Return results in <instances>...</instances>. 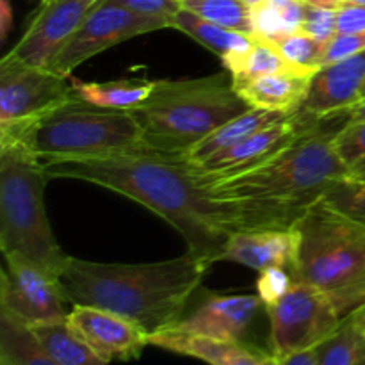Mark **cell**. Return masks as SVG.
Segmentation results:
<instances>
[{"mask_svg":"<svg viewBox=\"0 0 365 365\" xmlns=\"http://www.w3.org/2000/svg\"><path fill=\"white\" fill-rule=\"evenodd\" d=\"M365 84V50L351 57L324 64L310 81L302 113L316 120L348 114L362 100Z\"/></svg>","mask_w":365,"mask_h":365,"instance_id":"obj_15","label":"cell"},{"mask_svg":"<svg viewBox=\"0 0 365 365\" xmlns=\"http://www.w3.org/2000/svg\"><path fill=\"white\" fill-rule=\"evenodd\" d=\"M337 132L328 134L312 125L253 170L221 180H200L217 198L245 205L271 216L284 228H292L335 182L348 177L349 168L334 146Z\"/></svg>","mask_w":365,"mask_h":365,"instance_id":"obj_3","label":"cell"},{"mask_svg":"<svg viewBox=\"0 0 365 365\" xmlns=\"http://www.w3.org/2000/svg\"><path fill=\"white\" fill-rule=\"evenodd\" d=\"M178 2H184V0H178Z\"/></svg>","mask_w":365,"mask_h":365,"instance_id":"obj_48","label":"cell"},{"mask_svg":"<svg viewBox=\"0 0 365 365\" xmlns=\"http://www.w3.org/2000/svg\"><path fill=\"white\" fill-rule=\"evenodd\" d=\"M362 337L351 316L346 317L339 330L316 348L319 365H355Z\"/></svg>","mask_w":365,"mask_h":365,"instance_id":"obj_28","label":"cell"},{"mask_svg":"<svg viewBox=\"0 0 365 365\" xmlns=\"http://www.w3.org/2000/svg\"><path fill=\"white\" fill-rule=\"evenodd\" d=\"M282 14H284L285 32H298L302 29L303 21H305L307 14V4L303 0H292L285 7H282Z\"/></svg>","mask_w":365,"mask_h":365,"instance_id":"obj_36","label":"cell"},{"mask_svg":"<svg viewBox=\"0 0 365 365\" xmlns=\"http://www.w3.org/2000/svg\"><path fill=\"white\" fill-rule=\"evenodd\" d=\"M6 267L0 277V310L25 327L59 323L66 319V296L59 278L24 257L4 255Z\"/></svg>","mask_w":365,"mask_h":365,"instance_id":"obj_11","label":"cell"},{"mask_svg":"<svg viewBox=\"0 0 365 365\" xmlns=\"http://www.w3.org/2000/svg\"><path fill=\"white\" fill-rule=\"evenodd\" d=\"M285 116H289V114L267 109H255V107H252L250 110L239 114L234 120L225 123L223 127L214 130L209 138L200 141L195 148H191L185 153L184 159L187 160L189 164L203 163V160L209 159V157L230 148V146H234L235 143H239L241 139L248 138L253 132L260 130V128L267 127V125L271 123H277V121H280L282 118Z\"/></svg>","mask_w":365,"mask_h":365,"instance_id":"obj_21","label":"cell"},{"mask_svg":"<svg viewBox=\"0 0 365 365\" xmlns=\"http://www.w3.org/2000/svg\"><path fill=\"white\" fill-rule=\"evenodd\" d=\"M43 351L59 365H109L100 359L81 337L68 327L66 319L59 323L38 324L31 328Z\"/></svg>","mask_w":365,"mask_h":365,"instance_id":"obj_23","label":"cell"},{"mask_svg":"<svg viewBox=\"0 0 365 365\" xmlns=\"http://www.w3.org/2000/svg\"><path fill=\"white\" fill-rule=\"evenodd\" d=\"M355 365H365V337H362L359 346V351H356Z\"/></svg>","mask_w":365,"mask_h":365,"instance_id":"obj_43","label":"cell"},{"mask_svg":"<svg viewBox=\"0 0 365 365\" xmlns=\"http://www.w3.org/2000/svg\"><path fill=\"white\" fill-rule=\"evenodd\" d=\"M148 346H155L175 355L191 356L209 365H282L280 356L274 355L271 349L264 351L246 344L245 341H214L175 330L148 335Z\"/></svg>","mask_w":365,"mask_h":365,"instance_id":"obj_17","label":"cell"},{"mask_svg":"<svg viewBox=\"0 0 365 365\" xmlns=\"http://www.w3.org/2000/svg\"><path fill=\"white\" fill-rule=\"evenodd\" d=\"M298 253L294 228H264L232 234L221 262H235L255 271L284 267L292 271Z\"/></svg>","mask_w":365,"mask_h":365,"instance_id":"obj_18","label":"cell"},{"mask_svg":"<svg viewBox=\"0 0 365 365\" xmlns=\"http://www.w3.org/2000/svg\"><path fill=\"white\" fill-rule=\"evenodd\" d=\"M365 98V84H364V89H362V100Z\"/></svg>","mask_w":365,"mask_h":365,"instance_id":"obj_47","label":"cell"},{"mask_svg":"<svg viewBox=\"0 0 365 365\" xmlns=\"http://www.w3.org/2000/svg\"><path fill=\"white\" fill-rule=\"evenodd\" d=\"M328 205L334 207L342 216L365 227V182L355 178H342L335 182L323 196Z\"/></svg>","mask_w":365,"mask_h":365,"instance_id":"obj_29","label":"cell"},{"mask_svg":"<svg viewBox=\"0 0 365 365\" xmlns=\"http://www.w3.org/2000/svg\"><path fill=\"white\" fill-rule=\"evenodd\" d=\"M262 309L266 307L259 296H210L195 312L184 316L168 330L214 341L241 342Z\"/></svg>","mask_w":365,"mask_h":365,"instance_id":"obj_16","label":"cell"},{"mask_svg":"<svg viewBox=\"0 0 365 365\" xmlns=\"http://www.w3.org/2000/svg\"><path fill=\"white\" fill-rule=\"evenodd\" d=\"M14 21V11L13 2L11 0H0V43L7 41L11 29H13Z\"/></svg>","mask_w":365,"mask_h":365,"instance_id":"obj_37","label":"cell"},{"mask_svg":"<svg viewBox=\"0 0 365 365\" xmlns=\"http://www.w3.org/2000/svg\"><path fill=\"white\" fill-rule=\"evenodd\" d=\"M182 7L221 27L253 36L252 6L245 0H184Z\"/></svg>","mask_w":365,"mask_h":365,"instance_id":"obj_26","label":"cell"},{"mask_svg":"<svg viewBox=\"0 0 365 365\" xmlns=\"http://www.w3.org/2000/svg\"><path fill=\"white\" fill-rule=\"evenodd\" d=\"M245 2H248V4H250V6H257V4L264 2V0H245Z\"/></svg>","mask_w":365,"mask_h":365,"instance_id":"obj_46","label":"cell"},{"mask_svg":"<svg viewBox=\"0 0 365 365\" xmlns=\"http://www.w3.org/2000/svg\"><path fill=\"white\" fill-rule=\"evenodd\" d=\"M66 323L107 364L138 360L148 346V334L139 324L109 310L73 305Z\"/></svg>","mask_w":365,"mask_h":365,"instance_id":"obj_14","label":"cell"},{"mask_svg":"<svg viewBox=\"0 0 365 365\" xmlns=\"http://www.w3.org/2000/svg\"><path fill=\"white\" fill-rule=\"evenodd\" d=\"M302 32L328 43L337 36V9H324V7H314L307 4L305 21H303Z\"/></svg>","mask_w":365,"mask_h":365,"instance_id":"obj_33","label":"cell"},{"mask_svg":"<svg viewBox=\"0 0 365 365\" xmlns=\"http://www.w3.org/2000/svg\"><path fill=\"white\" fill-rule=\"evenodd\" d=\"M269 2L274 4V6H278V7H285L287 4H291L292 0H269Z\"/></svg>","mask_w":365,"mask_h":365,"instance_id":"obj_44","label":"cell"},{"mask_svg":"<svg viewBox=\"0 0 365 365\" xmlns=\"http://www.w3.org/2000/svg\"><path fill=\"white\" fill-rule=\"evenodd\" d=\"M312 75L314 73H307V71L271 73L235 86V89L255 109L292 114L302 109Z\"/></svg>","mask_w":365,"mask_h":365,"instance_id":"obj_19","label":"cell"},{"mask_svg":"<svg viewBox=\"0 0 365 365\" xmlns=\"http://www.w3.org/2000/svg\"><path fill=\"white\" fill-rule=\"evenodd\" d=\"M334 146L348 168L365 157V120L348 121L335 134Z\"/></svg>","mask_w":365,"mask_h":365,"instance_id":"obj_31","label":"cell"},{"mask_svg":"<svg viewBox=\"0 0 365 365\" xmlns=\"http://www.w3.org/2000/svg\"><path fill=\"white\" fill-rule=\"evenodd\" d=\"M252 109L239 95L230 71L200 78L157 81L152 96L134 110L146 146L184 157L200 141Z\"/></svg>","mask_w":365,"mask_h":365,"instance_id":"obj_4","label":"cell"},{"mask_svg":"<svg viewBox=\"0 0 365 365\" xmlns=\"http://www.w3.org/2000/svg\"><path fill=\"white\" fill-rule=\"evenodd\" d=\"M48 178L89 182L141 203L184 237L187 252L221 262L232 234L284 228L277 220L217 198L184 157L155 150L81 159H41Z\"/></svg>","mask_w":365,"mask_h":365,"instance_id":"obj_1","label":"cell"},{"mask_svg":"<svg viewBox=\"0 0 365 365\" xmlns=\"http://www.w3.org/2000/svg\"><path fill=\"white\" fill-rule=\"evenodd\" d=\"M365 50V31L360 32H348V34H337L334 39H330L324 52V64L337 63V61L351 57L355 53H360Z\"/></svg>","mask_w":365,"mask_h":365,"instance_id":"obj_34","label":"cell"},{"mask_svg":"<svg viewBox=\"0 0 365 365\" xmlns=\"http://www.w3.org/2000/svg\"><path fill=\"white\" fill-rule=\"evenodd\" d=\"M266 310L271 323L269 349L280 359L317 348L344 321L324 292L299 280H294L277 305Z\"/></svg>","mask_w":365,"mask_h":365,"instance_id":"obj_8","label":"cell"},{"mask_svg":"<svg viewBox=\"0 0 365 365\" xmlns=\"http://www.w3.org/2000/svg\"><path fill=\"white\" fill-rule=\"evenodd\" d=\"M294 284L292 271L284 269V267H267L260 271L257 278V296L262 299L264 307H273L291 291Z\"/></svg>","mask_w":365,"mask_h":365,"instance_id":"obj_30","label":"cell"},{"mask_svg":"<svg viewBox=\"0 0 365 365\" xmlns=\"http://www.w3.org/2000/svg\"><path fill=\"white\" fill-rule=\"evenodd\" d=\"M252 20H253V36L262 38L271 41V39L278 38L285 32L284 14H282V7L274 6L269 0L252 6Z\"/></svg>","mask_w":365,"mask_h":365,"instance_id":"obj_32","label":"cell"},{"mask_svg":"<svg viewBox=\"0 0 365 365\" xmlns=\"http://www.w3.org/2000/svg\"><path fill=\"white\" fill-rule=\"evenodd\" d=\"M349 178H355V180H364L365 182V157L359 160V163L353 164L348 171Z\"/></svg>","mask_w":365,"mask_h":365,"instance_id":"obj_39","label":"cell"},{"mask_svg":"<svg viewBox=\"0 0 365 365\" xmlns=\"http://www.w3.org/2000/svg\"><path fill=\"white\" fill-rule=\"evenodd\" d=\"M118 4L121 7L134 11V13L146 14V16L166 18L173 21V16L182 9V2L178 0H107Z\"/></svg>","mask_w":365,"mask_h":365,"instance_id":"obj_35","label":"cell"},{"mask_svg":"<svg viewBox=\"0 0 365 365\" xmlns=\"http://www.w3.org/2000/svg\"><path fill=\"white\" fill-rule=\"evenodd\" d=\"M292 228L298 235L294 280L324 292L344 319L364 309L365 227L321 198Z\"/></svg>","mask_w":365,"mask_h":365,"instance_id":"obj_5","label":"cell"},{"mask_svg":"<svg viewBox=\"0 0 365 365\" xmlns=\"http://www.w3.org/2000/svg\"><path fill=\"white\" fill-rule=\"evenodd\" d=\"M43 160L29 145L0 141V248L59 278L70 257L50 228L45 210L48 182Z\"/></svg>","mask_w":365,"mask_h":365,"instance_id":"obj_6","label":"cell"},{"mask_svg":"<svg viewBox=\"0 0 365 365\" xmlns=\"http://www.w3.org/2000/svg\"><path fill=\"white\" fill-rule=\"evenodd\" d=\"M225 70L230 71L234 86H241L253 78L264 77L271 73H284V71H303L292 66L271 41L253 36V43L246 52L223 61ZM310 73V71H307ZM316 73V71H314Z\"/></svg>","mask_w":365,"mask_h":365,"instance_id":"obj_24","label":"cell"},{"mask_svg":"<svg viewBox=\"0 0 365 365\" xmlns=\"http://www.w3.org/2000/svg\"><path fill=\"white\" fill-rule=\"evenodd\" d=\"M344 4H359V6H365V0H344Z\"/></svg>","mask_w":365,"mask_h":365,"instance_id":"obj_45","label":"cell"},{"mask_svg":"<svg viewBox=\"0 0 365 365\" xmlns=\"http://www.w3.org/2000/svg\"><path fill=\"white\" fill-rule=\"evenodd\" d=\"M0 365H59L41 349L31 328L0 310Z\"/></svg>","mask_w":365,"mask_h":365,"instance_id":"obj_25","label":"cell"},{"mask_svg":"<svg viewBox=\"0 0 365 365\" xmlns=\"http://www.w3.org/2000/svg\"><path fill=\"white\" fill-rule=\"evenodd\" d=\"M282 365H319L317 349H305V351L292 353L282 359Z\"/></svg>","mask_w":365,"mask_h":365,"instance_id":"obj_38","label":"cell"},{"mask_svg":"<svg viewBox=\"0 0 365 365\" xmlns=\"http://www.w3.org/2000/svg\"><path fill=\"white\" fill-rule=\"evenodd\" d=\"M305 4L314 7H324V9H339L344 4V0H303Z\"/></svg>","mask_w":365,"mask_h":365,"instance_id":"obj_40","label":"cell"},{"mask_svg":"<svg viewBox=\"0 0 365 365\" xmlns=\"http://www.w3.org/2000/svg\"><path fill=\"white\" fill-rule=\"evenodd\" d=\"M210 264L192 253L148 264H106L70 257L59 277L66 302L109 310L148 335L175 327Z\"/></svg>","mask_w":365,"mask_h":365,"instance_id":"obj_2","label":"cell"},{"mask_svg":"<svg viewBox=\"0 0 365 365\" xmlns=\"http://www.w3.org/2000/svg\"><path fill=\"white\" fill-rule=\"evenodd\" d=\"M0 141H20L41 159H81L148 148L130 110L106 109L71 96L36 123L4 125Z\"/></svg>","mask_w":365,"mask_h":365,"instance_id":"obj_7","label":"cell"},{"mask_svg":"<svg viewBox=\"0 0 365 365\" xmlns=\"http://www.w3.org/2000/svg\"><path fill=\"white\" fill-rule=\"evenodd\" d=\"M278 52L292 64V66L299 68L303 71H314L319 70L323 66L324 52H327L328 43L319 41V39L312 38V36L305 34V32H289V34H282L278 38L271 39Z\"/></svg>","mask_w":365,"mask_h":365,"instance_id":"obj_27","label":"cell"},{"mask_svg":"<svg viewBox=\"0 0 365 365\" xmlns=\"http://www.w3.org/2000/svg\"><path fill=\"white\" fill-rule=\"evenodd\" d=\"M314 121L319 120L307 116L302 110H296V113L282 118L277 123H271L260 130L253 132L248 138L241 139L230 148L209 157L203 163L187 164L203 180H221V178L245 173V171L253 170L255 166L262 164L264 160L273 157L274 153L284 150L287 145H291L307 128L312 127Z\"/></svg>","mask_w":365,"mask_h":365,"instance_id":"obj_12","label":"cell"},{"mask_svg":"<svg viewBox=\"0 0 365 365\" xmlns=\"http://www.w3.org/2000/svg\"><path fill=\"white\" fill-rule=\"evenodd\" d=\"M75 96L106 109L130 110L143 106L152 96L157 81H143V78H121L109 82H84L70 77Z\"/></svg>","mask_w":365,"mask_h":365,"instance_id":"obj_20","label":"cell"},{"mask_svg":"<svg viewBox=\"0 0 365 365\" xmlns=\"http://www.w3.org/2000/svg\"><path fill=\"white\" fill-rule=\"evenodd\" d=\"M100 0H41L20 41L7 56L50 68L53 57L81 27L89 11Z\"/></svg>","mask_w":365,"mask_h":365,"instance_id":"obj_13","label":"cell"},{"mask_svg":"<svg viewBox=\"0 0 365 365\" xmlns=\"http://www.w3.org/2000/svg\"><path fill=\"white\" fill-rule=\"evenodd\" d=\"M168 27H171V21L166 18L146 16L118 4L100 0L93 6L66 45L57 52L50 64V70L63 77H71V71L78 64L98 56L103 50L120 45L135 36Z\"/></svg>","mask_w":365,"mask_h":365,"instance_id":"obj_9","label":"cell"},{"mask_svg":"<svg viewBox=\"0 0 365 365\" xmlns=\"http://www.w3.org/2000/svg\"><path fill=\"white\" fill-rule=\"evenodd\" d=\"M351 319H353V323H355V327L359 328L360 334H362L365 337V307H364V309H360L359 312L353 314Z\"/></svg>","mask_w":365,"mask_h":365,"instance_id":"obj_42","label":"cell"},{"mask_svg":"<svg viewBox=\"0 0 365 365\" xmlns=\"http://www.w3.org/2000/svg\"><path fill=\"white\" fill-rule=\"evenodd\" d=\"M73 95L70 77L7 53L0 61V125L36 123Z\"/></svg>","mask_w":365,"mask_h":365,"instance_id":"obj_10","label":"cell"},{"mask_svg":"<svg viewBox=\"0 0 365 365\" xmlns=\"http://www.w3.org/2000/svg\"><path fill=\"white\" fill-rule=\"evenodd\" d=\"M171 27L191 36L200 45L220 56L221 61L232 59V57L246 52L253 43V36L221 27V25L212 24L184 7L173 16Z\"/></svg>","mask_w":365,"mask_h":365,"instance_id":"obj_22","label":"cell"},{"mask_svg":"<svg viewBox=\"0 0 365 365\" xmlns=\"http://www.w3.org/2000/svg\"><path fill=\"white\" fill-rule=\"evenodd\" d=\"M349 121H364L365 120V98L360 100L355 107L349 109Z\"/></svg>","mask_w":365,"mask_h":365,"instance_id":"obj_41","label":"cell"}]
</instances>
